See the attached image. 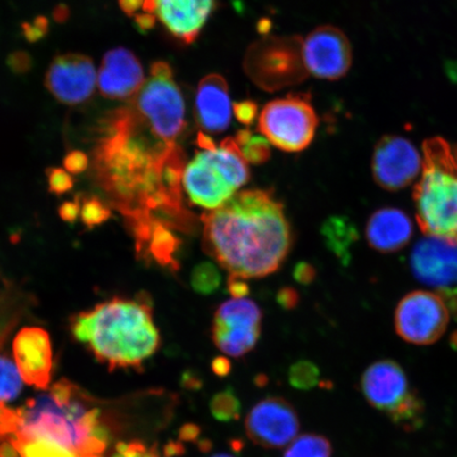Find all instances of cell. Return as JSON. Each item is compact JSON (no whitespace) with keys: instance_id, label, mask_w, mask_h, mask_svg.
<instances>
[{"instance_id":"1","label":"cell","mask_w":457,"mask_h":457,"mask_svg":"<svg viewBox=\"0 0 457 457\" xmlns=\"http://www.w3.org/2000/svg\"><path fill=\"white\" fill-rule=\"evenodd\" d=\"M91 176L110 207L121 213L136 248H141L158 222L188 233L195 217L184 202L185 152L147 128L129 104L103 120Z\"/></svg>"},{"instance_id":"2","label":"cell","mask_w":457,"mask_h":457,"mask_svg":"<svg viewBox=\"0 0 457 457\" xmlns=\"http://www.w3.org/2000/svg\"><path fill=\"white\" fill-rule=\"evenodd\" d=\"M205 253L230 276L260 278L278 270L293 247V228L271 190L242 191L202 216Z\"/></svg>"},{"instance_id":"3","label":"cell","mask_w":457,"mask_h":457,"mask_svg":"<svg viewBox=\"0 0 457 457\" xmlns=\"http://www.w3.org/2000/svg\"><path fill=\"white\" fill-rule=\"evenodd\" d=\"M71 331L112 370L139 367L160 345L151 306L136 300L112 299L79 313Z\"/></svg>"},{"instance_id":"4","label":"cell","mask_w":457,"mask_h":457,"mask_svg":"<svg viewBox=\"0 0 457 457\" xmlns=\"http://www.w3.org/2000/svg\"><path fill=\"white\" fill-rule=\"evenodd\" d=\"M17 411L16 438L53 442L79 454L101 455L107 447L93 437L101 420L100 408L94 407L93 399L71 381L56 382L48 394L29 399Z\"/></svg>"},{"instance_id":"5","label":"cell","mask_w":457,"mask_h":457,"mask_svg":"<svg viewBox=\"0 0 457 457\" xmlns=\"http://www.w3.org/2000/svg\"><path fill=\"white\" fill-rule=\"evenodd\" d=\"M422 176L414 188L417 222L428 237L457 243V153L439 137L424 143Z\"/></svg>"},{"instance_id":"6","label":"cell","mask_w":457,"mask_h":457,"mask_svg":"<svg viewBox=\"0 0 457 457\" xmlns=\"http://www.w3.org/2000/svg\"><path fill=\"white\" fill-rule=\"evenodd\" d=\"M128 102L160 139L179 143L187 129L186 101L168 62H154L150 77Z\"/></svg>"},{"instance_id":"7","label":"cell","mask_w":457,"mask_h":457,"mask_svg":"<svg viewBox=\"0 0 457 457\" xmlns=\"http://www.w3.org/2000/svg\"><path fill=\"white\" fill-rule=\"evenodd\" d=\"M301 37H267L250 46L244 70L257 87L282 90L304 82L310 76L303 56Z\"/></svg>"},{"instance_id":"8","label":"cell","mask_w":457,"mask_h":457,"mask_svg":"<svg viewBox=\"0 0 457 457\" xmlns=\"http://www.w3.org/2000/svg\"><path fill=\"white\" fill-rule=\"evenodd\" d=\"M361 390L371 407L405 428L420 425L424 408L411 388L408 377L393 360H379L365 370Z\"/></svg>"},{"instance_id":"9","label":"cell","mask_w":457,"mask_h":457,"mask_svg":"<svg viewBox=\"0 0 457 457\" xmlns=\"http://www.w3.org/2000/svg\"><path fill=\"white\" fill-rule=\"evenodd\" d=\"M318 125L311 96L296 94L268 103L260 113L257 130L278 150L299 153L312 145Z\"/></svg>"},{"instance_id":"10","label":"cell","mask_w":457,"mask_h":457,"mask_svg":"<svg viewBox=\"0 0 457 457\" xmlns=\"http://www.w3.org/2000/svg\"><path fill=\"white\" fill-rule=\"evenodd\" d=\"M450 312L442 296L430 291H413L399 302L395 328L400 338L415 345H430L448 328Z\"/></svg>"},{"instance_id":"11","label":"cell","mask_w":457,"mask_h":457,"mask_svg":"<svg viewBox=\"0 0 457 457\" xmlns=\"http://www.w3.org/2000/svg\"><path fill=\"white\" fill-rule=\"evenodd\" d=\"M262 319L261 308L253 301L233 298L222 303L213 320L214 345L227 356L247 355L260 340Z\"/></svg>"},{"instance_id":"12","label":"cell","mask_w":457,"mask_h":457,"mask_svg":"<svg viewBox=\"0 0 457 457\" xmlns=\"http://www.w3.org/2000/svg\"><path fill=\"white\" fill-rule=\"evenodd\" d=\"M251 442L265 449H282L300 431L299 415L293 404L282 397L270 396L257 403L245 421Z\"/></svg>"},{"instance_id":"13","label":"cell","mask_w":457,"mask_h":457,"mask_svg":"<svg viewBox=\"0 0 457 457\" xmlns=\"http://www.w3.org/2000/svg\"><path fill=\"white\" fill-rule=\"evenodd\" d=\"M215 148H202L186 165L184 191L194 204L210 211L224 205L237 191L222 170Z\"/></svg>"},{"instance_id":"14","label":"cell","mask_w":457,"mask_h":457,"mask_svg":"<svg viewBox=\"0 0 457 457\" xmlns=\"http://www.w3.org/2000/svg\"><path fill=\"white\" fill-rule=\"evenodd\" d=\"M303 56L308 73L328 81L345 77L353 62L350 41L334 26L318 27L308 34L303 41Z\"/></svg>"},{"instance_id":"15","label":"cell","mask_w":457,"mask_h":457,"mask_svg":"<svg viewBox=\"0 0 457 457\" xmlns=\"http://www.w3.org/2000/svg\"><path fill=\"white\" fill-rule=\"evenodd\" d=\"M421 158L412 142L400 136L382 137L374 148L371 170L377 185L398 191L420 174Z\"/></svg>"},{"instance_id":"16","label":"cell","mask_w":457,"mask_h":457,"mask_svg":"<svg viewBox=\"0 0 457 457\" xmlns=\"http://www.w3.org/2000/svg\"><path fill=\"white\" fill-rule=\"evenodd\" d=\"M46 87L66 105L88 101L98 85V73L90 57L79 54L56 56L45 78Z\"/></svg>"},{"instance_id":"17","label":"cell","mask_w":457,"mask_h":457,"mask_svg":"<svg viewBox=\"0 0 457 457\" xmlns=\"http://www.w3.org/2000/svg\"><path fill=\"white\" fill-rule=\"evenodd\" d=\"M215 4L216 0H145L142 11L188 45L196 41Z\"/></svg>"},{"instance_id":"18","label":"cell","mask_w":457,"mask_h":457,"mask_svg":"<svg viewBox=\"0 0 457 457\" xmlns=\"http://www.w3.org/2000/svg\"><path fill=\"white\" fill-rule=\"evenodd\" d=\"M417 279L438 288L457 285V243L437 237L422 239L411 255Z\"/></svg>"},{"instance_id":"19","label":"cell","mask_w":457,"mask_h":457,"mask_svg":"<svg viewBox=\"0 0 457 457\" xmlns=\"http://www.w3.org/2000/svg\"><path fill=\"white\" fill-rule=\"evenodd\" d=\"M138 57L127 48H114L103 57L98 72L100 93L107 99L129 101L145 82Z\"/></svg>"},{"instance_id":"20","label":"cell","mask_w":457,"mask_h":457,"mask_svg":"<svg viewBox=\"0 0 457 457\" xmlns=\"http://www.w3.org/2000/svg\"><path fill=\"white\" fill-rule=\"evenodd\" d=\"M13 353L22 379L39 390L48 387L53 370V347L47 331L41 328H25L13 342Z\"/></svg>"},{"instance_id":"21","label":"cell","mask_w":457,"mask_h":457,"mask_svg":"<svg viewBox=\"0 0 457 457\" xmlns=\"http://www.w3.org/2000/svg\"><path fill=\"white\" fill-rule=\"evenodd\" d=\"M232 105L226 79L209 74L199 82L195 98L198 127L208 134H220L230 125Z\"/></svg>"},{"instance_id":"22","label":"cell","mask_w":457,"mask_h":457,"mask_svg":"<svg viewBox=\"0 0 457 457\" xmlns=\"http://www.w3.org/2000/svg\"><path fill=\"white\" fill-rule=\"evenodd\" d=\"M365 234L371 248L381 253H393L408 245L413 236V225L402 210L382 208L370 215Z\"/></svg>"},{"instance_id":"23","label":"cell","mask_w":457,"mask_h":457,"mask_svg":"<svg viewBox=\"0 0 457 457\" xmlns=\"http://www.w3.org/2000/svg\"><path fill=\"white\" fill-rule=\"evenodd\" d=\"M32 304V296L12 283L0 289V350Z\"/></svg>"},{"instance_id":"24","label":"cell","mask_w":457,"mask_h":457,"mask_svg":"<svg viewBox=\"0 0 457 457\" xmlns=\"http://www.w3.org/2000/svg\"><path fill=\"white\" fill-rule=\"evenodd\" d=\"M174 231L173 228L159 222L153 228L150 238L140 256L143 259L152 260L160 266L170 268L171 270H179V265L176 255L179 253L180 242Z\"/></svg>"},{"instance_id":"25","label":"cell","mask_w":457,"mask_h":457,"mask_svg":"<svg viewBox=\"0 0 457 457\" xmlns=\"http://www.w3.org/2000/svg\"><path fill=\"white\" fill-rule=\"evenodd\" d=\"M322 237L328 249L342 262L351 257V248L358 241L359 234L355 225L345 216H331L324 221Z\"/></svg>"},{"instance_id":"26","label":"cell","mask_w":457,"mask_h":457,"mask_svg":"<svg viewBox=\"0 0 457 457\" xmlns=\"http://www.w3.org/2000/svg\"><path fill=\"white\" fill-rule=\"evenodd\" d=\"M239 153L248 163L260 165L268 162L271 157L270 141L265 137L257 136L249 129L239 130L234 137Z\"/></svg>"},{"instance_id":"27","label":"cell","mask_w":457,"mask_h":457,"mask_svg":"<svg viewBox=\"0 0 457 457\" xmlns=\"http://www.w3.org/2000/svg\"><path fill=\"white\" fill-rule=\"evenodd\" d=\"M333 447L328 439L319 434H303L288 445L283 457H331Z\"/></svg>"},{"instance_id":"28","label":"cell","mask_w":457,"mask_h":457,"mask_svg":"<svg viewBox=\"0 0 457 457\" xmlns=\"http://www.w3.org/2000/svg\"><path fill=\"white\" fill-rule=\"evenodd\" d=\"M10 438L19 450L21 457H84V454L74 453L53 442L41 441V439L24 441L14 436H11Z\"/></svg>"},{"instance_id":"29","label":"cell","mask_w":457,"mask_h":457,"mask_svg":"<svg viewBox=\"0 0 457 457\" xmlns=\"http://www.w3.org/2000/svg\"><path fill=\"white\" fill-rule=\"evenodd\" d=\"M211 414L216 420L231 422L239 420L242 403L231 387L215 394L210 403Z\"/></svg>"},{"instance_id":"30","label":"cell","mask_w":457,"mask_h":457,"mask_svg":"<svg viewBox=\"0 0 457 457\" xmlns=\"http://www.w3.org/2000/svg\"><path fill=\"white\" fill-rule=\"evenodd\" d=\"M22 377L12 360L0 355V404L12 402L20 395Z\"/></svg>"},{"instance_id":"31","label":"cell","mask_w":457,"mask_h":457,"mask_svg":"<svg viewBox=\"0 0 457 457\" xmlns=\"http://www.w3.org/2000/svg\"><path fill=\"white\" fill-rule=\"evenodd\" d=\"M191 284L197 294L210 295L220 289L221 274L213 262H200L192 272Z\"/></svg>"},{"instance_id":"32","label":"cell","mask_w":457,"mask_h":457,"mask_svg":"<svg viewBox=\"0 0 457 457\" xmlns=\"http://www.w3.org/2000/svg\"><path fill=\"white\" fill-rule=\"evenodd\" d=\"M320 376L321 373L316 364L301 360L289 369L288 380L296 390L308 391L319 385Z\"/></svg>"},{"instance_id":"33","label":"cell","mask_w":457,"mask_h":457,"mask_svg":"<svg viewBox=\"0 0 457 457\" xmlns=\"http://www.w3.org/2000/svg\"><path fill=\"white\" fill-rule=\"evenodd\" d=\"M112 211L110 205L103 202L99 197H85L81 202L79 217L83 224L88 228L104 224L111 219Z\"/></svg>"},{"instance_id":"34","label":"cell","mask_w":457,"mask_h":457,"mask_svg":"<svg viewBox=\"0 0 457 457\" xmlns=\"http://www.w3.org/2000/svg\"><path fill=\"white\" fill-rule=\"evenodd\" d=\"M74 181L71 173L65 169H51L48 170L49 191L55 195H64L72 190Z\"/></svg>"},{"instance_id":"35","label":"cell","mask_w":457,"mask_h":457,"mask_svg":"<svg viewBox=\"0 0 457 457\" xmlns=\"http://www.w3.org/2000/svg\"><path fill=\"white\" fill-rule=\"evenodd\" d=\"M19 411L9 409L5 404H0V441L13 436L19 430Z\"/></svg>"},{"instance_id":"36","label":"cell","mask_w":457,"mask_h":457,"mask_svg":"<svg viewBox=\"0 0 457 457\" xmlns=\"http://www.w3.org/2000/svg\"><path fill=\"white\" fill-rule=\"evenodd\" d=\"M89 165V158L81 151L68 153L64 159V169L72 175L83 173L88 169Z\"/></svg>"},{"instance_id":"37","label":"cell","mask_w":457,"mask_h":457,"mask_svg":"<svg viewBox=\"0 0 457 457\" xmlns=\"http://www.w3.org/2000/svg\"><path fill=\"white\" fill-rule=\"evenodd\" d=\"M233 112L239 122L251 125L257 117V105L253 101L238 102L233 105Z\"/></svg>"},{"instance_id":"38","label":"cell","mask_w":457,"mask_h":457,"mask_svg":"<svg viewBox=\"0 0 457 457\" xmlns=\"http://www.w3.org/2000/svg\"><path fill=\"white\" fill-rule=\"evenodd\" d=\"M147 449L141 442H120L116 445V453L112 457H145Z\"/></svg>"},{"instance_id":"39","label":"cell","mask_w":457,"mask_h":457,"mask_svg":"<svg viewBox=\"0 0 457 457\" xmlns=\"http://www.w3.org/2000/svg\"><path fill=\"white\" fill-rule=\"evenodd\" d=\"M278 305L286 311L295 310L300 302V295L293 287H284L278 290L277 295Z\"/></svg>"},{"instance_id":"40","label":"cell","mask_w":457,"mask_h":457,"mask_svg":"<svg viewBox=\"0 0 457 457\" xmlns=\"http://www.w3.org/2000/svg\"><path fill=\"white\" fill-rule=\"evenodd\" d=\"M317 277V271L310 262H302L295 265L294 278L296 282L302 285H310Z\"/></svg>"},{"instance_id":"41","label":"cell","mask_w":457,"mask_h":457,"mask_svg":"<svg viewBox=\"0 0 457 457\" xmlns=\"http://www.w3.org/2000/svg\"><path fill=\"white\" fill-rule=\"evenodd\" d=\"M228 291L234 299H242L250 293L249 286L245 279L238 277L230 276L227 282Z\"/></svg>"},{"instance_id":"42","label":"cell","mask_w":457,"mask_h":457,"mask_svg":"<svg viewBox=\"0 0 457 457\" xmlns=\"http://www.w3.org/2000/svg\"><path fill=\"white\" fill-rule=\"evenodd\" d=\"M81 211V199L76 198L73 202L62 204L60 208V216L62 220L73 222L79 216Z\"/></svg>"},{"instance_id":"43","label":"cell","mask_w":457,"mask_h":457,"mask_svg":"<svg viewBox=\"0 0 457 457\" xmlns=\"http://www.w3.org/2000/svg\"><path fill=\"white\" fill-rule=\"evenodd\" d=\"M438 295L442 296L445 304L448 307L449 312L453 313L457 319V288H443L438 291Z\"/></svg>"},{"instance_id":"44","label":"cell","mask_w":457,"mask_h":457,"mask_svg":"<svg viewBox=\"0 0 457 457\" xmlns=\"http://www.w3.org/2000/svg\"><path fill=\"white\" fill-rule=\"evenodd\" d=\"M143 3H145V0H119L120 7L122 8L124 12L133 17L142 9Z\"/></svg>"},{"instance_id":"45","label":"cell","mask_w":457,"mask_h":457,"mask_svg":"<svg viewBox=\"0 0 457 457\" xmlns=\"http://www.w3.org/2000/svg\"><path fill=\"white\" fill-rule=\"evenodd\" d=\"M21 454L19 450L15 447V445L11 438H4V441L0 442V457H20Z\"/></svg>"},{"instance_id":"46","label":"cell","mask_w":457,"mask_h":457,"mask_svg":"<svg viewBox=\"0 0 457 457\" xmlns=\"http://www.w3.org/2000/svg\"><path fill=\"white\" fill-rule=\"evenodd\" d=\"M212 369L216 375L225 377L230 373L231 365L225 357L216 358L212 363Z\"/></svg>"},{"instance_id":"47","label":"cell","mask_w":457,"mask_h":457,"mask_svg":"<svg viewBox=\"0 0 457 457\" xmlns=\"http://www.w3.org/2000/svg\"><path fill=\"white\" fill-rule=\"evenodd\" d=\"M199 434V430L196 426L187 425L181 428L180 437L185 441H190V439H195Z\"/></svg>"},{"instance_id":"48","label":"cell","mask_w":457,"mask_h":457,"mask_svg":"<svg viewBox=\"0 0 457 457\" xmlns=\"http://www.w3.org/2000/svg\"><path fill=\"white\" fill-rule=\"evenodd\" d=\"M212 457H234L230 454H227V453H219V454H215L213 455Z\"/></svg>"},{"instance_id":"49","label":"cell","mask_w":457,"mask_h":457,"mask_svg":"<svg viewBox=\"0 0 457 457\" xmlns=\"http://www.w3.org/2000/svg\"><path fill=\"white\" fill-rule=\"evenodd\" d=\"M455 151H456V153H457V148H456V150H455Z\"/></svg>"}]
</instances>
